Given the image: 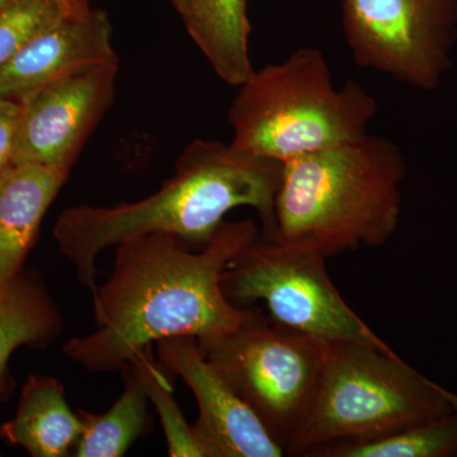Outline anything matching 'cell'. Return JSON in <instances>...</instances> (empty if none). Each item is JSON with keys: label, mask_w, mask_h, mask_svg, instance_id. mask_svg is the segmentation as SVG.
I'll list each match as a JSON object with an SVG mask.
<instances>
[{"label": "cell", "mask_w": 457, "mask_h": 457, "mask_svg": "<svg viewBox=\"0 0 457 457\" xmlns=\"http://www.w3.org/2000/svg\"><path fill=\"white\" fill-rule=\"evenodd\" d=\"M237 88L228 112L231 144L282 163L361 139L378 112V101L359 83L335 86L317 47L252 71Z\"/></svg>", "instance_id": "cell-4"}, {"label": "cell", "mask_w": 457, "mask_h": 457, "mask_svg": "<svg viewBox=\"0 0 457 457\" xmlns=\"http://www.w3.org/2000/svg\"><path fill=\"white\" fill-rule=\"evenodd\" d=\"M80 432L82 420L66 402L62 384L38 375L23 386L16 416L0 426L3 440L33 457L71 456Z\"/></svg>", "instance_id": "cell-14"}, {"label": "cell", "mask_w": 457, "mask_h": 457, "mask_svg": "<svg viewBox=\"0 0 457 457\" xmlns=\"http://www.w3.org/2000/svg\"><path fill=\"white\" fill-rule=\"evenodd\" d=\"M20 113V101L0 98V174L11 164Z\"/></svg>", "instance_id": "cell-20"}, {"label": "cell", "mask_w": 457, "mask_h": 457, "mask_svg": "<svg viewBox=\"0 0 457 457\" xmlns=\"http://www.w3.org/2000/svg\"><path fill=\"white\" fill-rule=\"evenodd\" d=\"M189 37L213 71L239 87L254 71L249 53L248 0H170Z\"/></svg>", "instance_id": "cell-13"}, {"label": "cell", "mask_w": 457, "mask_h": 457, "mask_svg": "<svg viewBox=\"0 0 457 457\" xmlns=\"http://www.w3.org/2000/svg\"><path fill=\"white\" fill-rule=\"evenodd\" d=\"M198 345L287 455L314 407L330 343L278 326L258 311L233 332Z\"/></svg>", "instance_id": "cell-6"}, {"label": "cell", "mask_w": 457, "mask_h": 457, "mask_svg": "<svg viewBox=\"0 0 457 457\" xmlns=\"http://www.w3.org/2000/svg\"><path fill=\"white\" fill-rule=\"evenodd\" d=\"M62 319L36 273H18L0 288V381L21 345H47L62 333Z\"/></svg>", "instance_id": "cell-15"}, {"label": "cell", "mask_w": 457, "mask_h": 457, "mask_svg": "<svg viewBox=\"0 0 457 457\" xmlns=\"http://www.w3.org/2000/svg\"><path fill=\"white\" fill-rule=\"evenodd\" d=\"M342 29L359 68L429 92L453 65L457 0H342Z\"/></svg>", "instance_id": "cell-8"}, {"label": "cell", "mask_w": 457, "mask_h": 457, "mask_svg": "<svg viewBox=\"0 0 457 457\" xmlns=\"http://www.w3.org/2000/svg\"><path fill=\"white\" fill-rule=\"evenodd\" d=\"M260 236L253 221L240 220L222 222L198 249L170 234L123 240L110 278L92 293L95 330L69 339L64 353L92 374L122 371L153 343L233 332L258 309L228 302L222 273Z\"/></svg>", "instance_id": "cell-1"}, {"label": "cell", "mask_w": 457, "mask_h": 457, "mask_svg": "<svg viewBox=\"0 0 457 457\" xmlns=\"http://www.w3.org/2000/svg\"><path fill=\"white\" fill-rule=\"evenodd\" d=\"M88 7V0H5L0 7V65L41 33Z\"/></svg>", "instance_id": "cell-18"}, {"label": "cell", "mask_w": 457, "mask_h": 457, "mask_svg": "<svg viewBox=\"0 0 457 457\" xmlns=\"http://www.w3.org/2000/svg\"><path fill=\"white\" fill-rule=\"evenodd\" d=\"M457 411V394L426 378L395 351L330 345L317 400L287 456L393 435Z\"/></svg>", "instance_id": "cell-5"}, {"label": "cell", "mask_w": 457, "mask_h": 457, "mask_svg": "<svg viewBox=\"0 0 457 457\" xmlns=\"http://www.w3.org/2000/svg\"><path fill=\"white\" fill-rule=\"evenodd\" d=\"M4 2H5V0H0V7H2L3 3H4Z\"/></svg>", "instance_id": "cell-21"}, {"label": "cell", "mask_w": 457, "mask_h": 457, "mask_svg": "<svg viewBox=\"0 0 457 457\" xmlns=\"http://www.w3.org/2000/svg\"><path fill=\"white\" fill-rule=\"evenodd\" d=\"M123 371V392L112 407L102 414L78 411L82 432L71 456L121 457L135 441L150 429L149 396L131 366Z\"/></svg>", "instance_id": "cell-16"}, {"label": "cell", "mask_w": 457, "mask_h": 457, "mask_svg": "<svg viewBox=\"0 0 457 457\" xmlns=\"http://www.w3.org/2000/svg\"><path fill=\"white\" fill-rule=\"evenodd\" d=\"M116 59L110 16L90 5L41 33L0 65V98L21 101L66 75Z\"/></svg>", "instance_id": "cell-11"}, {"label": "cell", "mask_w": 457, "mask_h": 457, "mask_svg": "<svg viewBox=\"0 0 457 457\" xmlns=\"http://www.w3.org/2000/svg\"><path fill=\"white\" fill-rule=\"evenodd\" d=\"M71 168L11 164L0 174V288L16 278Z\"/></svg>", "instance_id": "cell-12"}, {"label": "cell", "mask_w": 457, "mask_h": 457, "mask_svg": "<svg viewBox=\"0 0 457 457\" xmlns=\"http://www.w3.org/2000/svg\"><path fill=\"white\" fill-rule=\"evenodd\" d=\"M117 74L119 59L111 60L66 75L21 99L11 164L73 167L112 104Z\"/></svg>", "instance_id": "cell-9"}, {"label": "cell", "mask_w": 457, "mask_h": 457, "mask_svg": "<svg viewBox=\"0 0 457 457\" xmlns=\"http://www.w3.org/2000/svg\"><path fill=\"white\" fill-rule=\"evenodd\" d=\"M282 176L284 163L276 159L251 154L231 143L195 140L179 155L173 176L154 194L112 206L68 207L57 219L54 237L78 281L93 293L98 255L130 237L170 234L201 246L228 212L252 207L261 220V236L273 240Z\"/></svg>", "instance_id": "cell-2"}, {"label": "cell", "mask_w": 457, "mask_h": 457, "mask_svg": "<svg viewBox=\"0 0 457 457\" xmlns=\"http://www.w3.org/2000/svg\"><path fill=\"white\" fill-rule=\"evenodd\" d=\"M314 249L260 236L239 252L222 273L231 303L263 302L278 326L326 343H353L393 352L345 303Z\"/></svg>", "instance_id": "cell-7"}, {"label": "cell", "mask_w": 457, "mask_h": 457, "mask_svg": "<svg viewBox=\"0 0 457 457\" xmlns=\"http://www.w3.org/2000/svg\"><path fill=\"white\" fill-rule=\"evenodd\" d=\"M407 163L393 140L369 134L284 162L273 240L327 258L381 246L398 228Z\"/></svg>", "instance_id": "cell-3"}, {"label": "cell", "mask_w": 457, "mask_h": 457, "mask_svg": "<svg viewBox=\"0 0 457 457\" xmlns=\"http://www.w3.org/2000/svg\"><path fill=\"white\" fill-rule=\"evenodd\" d=\"M315 457H457V411L375 440L328 447Z\"/></svg>", "instance_id": "cell-17"}, {"label": "cell", "mask_w": 457, "mask_h": 457, "mask_svg": "<svg viewBox=\"0 0 457 457\" xmlns=\"http://www.w3.org/2000/svg\"><path fill=\"white\" fill-rule=\"evenodd\" d=\"M159 363L179 376L197 402L195 436L204 457H282L260 418L204 359L196 338L173 337L155 343Z\"/></svg>", "instance_id": "cell-10"}, {"label": "cell", "mask_w": 457, "mask_h": 457, "mask_svg": "<svg viewBox=\"0 0 457 457\" xmlns=\"http://www.w3.org/2000/svg\"><path fill=\"white\" fill-rule=\"evenodd\" d=\"M150 348L135 354L129 366L139 376L150 402L161 417L168 453L173 457H204L194 427L188 425L174 399L170 374L153 359Z\"/></svg>", "instance_id": "cell-19"}]
</instances>
